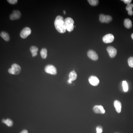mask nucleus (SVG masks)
<instances>
[{
    "instance_id": "29",
    "label": "nucleus",
    "mask_w": 133,
    "mask_h": 133,
    "mask_svg": "<svg viewBox=\"0 0 133 133\" xmlns=\"http://www.w3.org/2000/svg\"><path fill=\"white\" fill-rule=\"evenodd\" d=\"M72 81L71 80H70V79H69V80H68V82L69 84H71V83H72Z\"/></svg>"
},
{
    "instance_id": "18",
    "label": "nucleus",
    "mask_w": 133,
    "mask_h": 133,
    "mask_svg": "<svg viewBox=\"0 0 133 133\" xmlns=\"http://www.w3.org/2000/svg\"><path fill=\"white\" fill-rule=\"evenodd\" d=\"M64 22H65V24L66 26L70 25V24H74V20L71 18H67L64 20Z\"/></svg>"
},
{
    "instance_id": "14",
    "label": "nucleus",
    "mask_w": 133,
    "mask_h": 133,
    "mask_svg": "<svg viewBox=\"0 0 133 133\" xmlns=\"http://www.w3.org/2000/svg\"><path fill=\"white\" fill-rule=\"evenodd\" d=\"M30 50L32 54V56L33 57L36 56L38 55L37 52L38 51V48L35 46H32L30 48Z\"/></svg>"
},
{
    "instance_id": "5",
    "label": "nucleus",
    "mask_w": 133,
    "mask_h": 133,
    "mask_svg": "<svg viewBox=\"0 0 133 133\" xmlns=\"http://www.w3.org/2000/svg\"><path fill=\"white\" fill-rule=\"evenodd\" d=\"M100 21L102 23H109L112 20V17L109 15L101 14L100 15Z\"/></svg>"
},
{
    "instance_id": "11",
    "label": "nucleus",
    "mask_w": 133,
    "mask_h": 133,
    "mask_svg": "<svg viewBox=\"0 0 133 133\" xmlns=\"http://www.w3.org/2000/svg\"><path fill=\"white\" fill-rule=\"evenodd\" d=\"M93 110L96 114H104L105 112L103 106L101 105H95L93 107Z\"/></svg>"
},
{
    "instance_id": "16",
    "label": "nucleus",
    "mask_w": 133,
    "mask_h": 133,
    "mask_svg": "<svg viewBox=\"0 0 133 133\" xmlns=\"http://www.w3.org/2000/svg\"><path fill=\"white\" fill-rule=\"evenodd\" d=\"M133 8V4L131 3L127 5L126 8V9L128 12V14L130 16H132L133 14V11H132Z\"/></svg>"
},
{
    "instance_id": "8",
    "label": "nucleus",
    "mask_w": 133,
    "mask_h": 133,
    "mask_svg": "<svg viewBox=\"0 0 133 133\" xmlns=\"http://www.w3.org/2000/svg\"><path fill=\"white\" fill-rule=\"evenodd\" d=\"M89 82L92 86H96L100 83L99 79L95 76H90L88 79Z\"/></svg>"
},
{
    "instance_id": "28",
    "label": "nucleus",
    "mask_w": 133,
    "mask_h": 133,
    "mask_svg": "<svg viewBox=\"0 0 133 133\" xmlns=\"http://www.w3.org/2000/svg\"><path fill=\"white\" fill-rule=\"evenodd\" d=\"M20 133H28V131L26 130H24L22 131Z\"/></svg>"
},
{
    "instance_id": "21",
    "label": "nucleus",
    "mask_w": 133,
    "mask_h": 133,
    "mask_svg": "<svg viewBox=\"0 0 133 133\" xmlns=\"http://www.w3.org/2000/svg\"><path fill=\"white\" fill-rule=\"evenodd\" d=\"M122 86H123V90L125 92H127L128 90V84L126 81H123L122 82Z\"/></svg>"
},
{
    "instance_id": "27",
    "label": "nucleus",
    "mask_w": 133,
    "mask_h": 133,
    "mask_svg": "<svg viewBox=\"0 0 133 133\" xmlns=\"http://www.w3.org/2000/svg\"><path fill=\"white\" fill-rule=\"evenodd\" d=\"M122 1H123L126 4H127L128 5L130 4L132 2L131 0H123Z\"/></svg>"
},
{
    "instance_id": "12",
    "label": "nucleus",
    "mask_w": 133,
    "mask_h": 133,
    "mask_svg": "<svg viewBox=\"0 0 133 133\" xmlns=\"http://www.w3.org/2000/svg\"><path fill=\"white\" fill-rule=\"evenodd\" d=\"M114 106L116 112L118 113H121V103L118 100H115L114 102Z\"/></svg>"
},
{
    "instance_id": "24",
    "label": "nucleus",
    "mask_w": 133,
    "mask_h": 133,
    "mask_svg": "<svg viewBox=\"0 0 133 133\" xmlns=\"http://www.w3.org/2000/svg\"><path fill=\"white\" fill-rule=\"evenodd\" d=\"M66 30L68 31L69 32H71L74 30V26L73 24H70V25L66 26Z\"/></svg>"
},
{
    "instance_id": "20",
    "label": "nucleus",
    "mask_w": 133,
    "mask_h": 133,
    "mask_svg": "<svg viewBox=\"0 0 133 133\" xmlns=\"http://www.w3.org/2000/svg\"><path fill=\"white\" fill-rule=\"evenodd\" d=\"M47 53H48V51L47 49L43 48L42 49L40 52V55L43 58L45 59L47 57Z\"/></svg>"
},
{
    "instance_id": "3",
    "label": "nucleus",
    "mask_w": 133,
    "mask_h": 133,
    "mask_svg": "<svg viewBox=\"0 0 133 133\" xmlns=\"http://www.w3.org/2000/svg\"><path fill=\"white\" fill-rule=\"evenodd\" d=\"M46 72L52 75H56L57 73V69L54 66L52 65H48L45 68Z\"/></svg>"
},
{
    "instance_id": "4",
    "label": "nucleus",
    "mask_w": 133,
    "mask_h": 133,
    "mask_svg": "<svg viewBox=\"0 0 133 133\" xmlns=\"http://www.w3.org/2000/svg\"><path fill=\"white\" fill-rule=\"evenodd\" d=\"M31 32L32 31L30 28L26 27L21 31L20 33V36L22 38H25L31 34Z\"/></svg>"
},
{
    "instance_id": "1",
    "label": "nucleus",
    "mask_w": 133,
    "mask_h": 133,
    "mask_svg": "<svg viewBox=\"0 0 133 133\" xmlns=\"http://www.w3.org/2000/svg\"><path fill=\"white\" fill-rule=\"evenodd\" d=\"M54 25L57 30L61 33H64L66 31L64 20L62 16H58L54 21Z\"/></svg>"
},
{
    "instance_id": "22",
    "label": "nucleus",
    "mask_w": 133,
    "mask_h": 133,
    "mask_svg": "<svg viewBox=\"0 0 133 133\" xmlns=\"http://www.w3.org/2000/svg\"><path fill=\"white\" fill-rule=\"evenodd\" d=\"M88 2L92 6H95L97 5L99 3V1L98 0H88Z\"/></svg>"
},
{
    "instance_id": "7",
    "label": "nucleus",
    "mask_w": 133,
    "mask_h": 133,
    "mask_svg": "<svg viewBox=\"0 0 133 133\" xmlns=\"http://www.w3.org/2000/svg\"><path fill=\"white\" fill-rule=\"evenodd\" d=\"M114 40V36L111 34H108L105 35L102 38L104 42L106 43H111Z\"/></svg>"
},
{
    "instance_id": "17",
    "label": "nucleus",
    "mask_w": 133,
    "mask_h": 133,
    "mask_svg": "<svg viewBox=\"0 0 133 133\" xmlns=\"http://www.w3.org/2000/svg\"><path fill=\"white\" fill-rule=\"evenodd\" d=\"M69 79L72 81H74L77 78V74L74 71H72L70 72L69 75Z\"/></svg>"
},
{
    "instance_id": "31",
    "label": "nucleus",
    "mask_w": 133,
    "mask_h": 133,
    "mask_svg": "<svg viewBox=\"0 0 133 133\" xmlns=\"http://www.w3.org/2000/svg\"><path fill=\"white\" fill-rule=\"evenodd\" d=\"M63 12H64V14H66V11H65V10H64Z\"/></svg>"
},
{
    "instance_id": "19",
    "label": "nucleus",
    "mask_w": 133,
    "mask_h": 133,
    "mask_svg": "<svg viewBox=\"0 0 133 133\" xmlns=\"http://www.w3.org/2000/svg\"><path fill=\"white\" fill-rule=\"evenodd\" d=\"M2 122L3 123H5L9 127L12 126L13 125V122L12 121V120L9 119H7L6 120L3 119L2 120Z\"/></svg>"
},
{
    "instance_id": "30",
    "label": "nucleus",
    "mask_w": 133,
    "mask_h": 133,
    "mask_svg": "<svg viewBox=\"0 0 133 133\" xmlns=\"http://www.w3.org/2000/svg\"><path fill=\"white\" fill-rule=\"evenodd\" d=\"M131 38H132V39H133V33H132V34Z\"/></svg>"
},
{
    "instance_id": "10",
    "label": "nucleus",
    "mask_w": 133,
    "mask_h": 133,
    "mask_svg": "<svg viewBox=\"0 0 133 133\" xmlns=\"http://www.w3.org/2000/svg\"><path fill=\"white\" fill-rule=\"evenodd\" d=\"M87 55L90 58L95 61L98 59V55L97 53L93 50H90L88 52Z\"/></svg>"
},
{
    "instance_id": "6",
    "label": "nucleus",
    "mask_w": 133,
    "mask_h": 133,
    "mask_svg": "<svg viewBox=\"0 0 133 133\" xmlns=\"http://www.w3.org/2000/svg\"><path fill=\"white\" fill-rule=\"evenodd\" d=\"M21 16V12L18 10H14L10 16V19L11 20H15L19 19Z\"/></svg>"
},
{
    "instance_id": "2",
    "label": "nucleus",
    "mask_w": 133,
    "mask_h": 133,
    "mask_svg": "<svg viewBox=\"0 0 133 133\" xmlns=\"http://www.w3.org/2000/svg\"><path fill=\"white\" fill-rule=\"evenodd\" d=\"M21 68L18 64H13L11 66V68L8 70V72L10 74L14 75L19 74L21 71Z\"/></svg>"
},
{
    "instance_id": "13",
    "label": "nucleus",
    "mask_w": 133,
    "mask_h": 133,
    "mask_svg": "<svg viewBox=\"0 0 133 133\" xmlns=\"http://www.w3.org/2000/svg\"><path fill=\"white\" fill-rule=\"evenodd\" d=\"M124 25L126 28H130L132 27V22L130 19H126L124 20Z\"/></svg>"
},
{
    "instance_id": "32",
    "label": "nucleus",
    "mask_w": 133,
    "mask_h": 133,
    "mask_svg": "<svg viewBox=\"0 0 133 133\" xmlns=\"http://www.w3.org/2000/svg\"></svg>"
},
{
    "instance_id": "23",
    "label": "nucleus",
    "mask_w": 133,
    "mask_h": 133,
    "mask_svg": "<svg viewBox=\"0 0 133 133\" xmlns=\"http://www.w3.org/2000/svg\"><path fill=\"white\" fill-rule=\"evenodd\" d=\"M128 65L129 66L133 68V57H130L128 59Z\"/></svg>"
},
{
    "instance_id": "15",
    "label": "nucleus",
    "mask_w": 133,
    "mask_h": 133,
    "mask_svg": "<svg viewBox=\"0 0 133 133\" xmlns=\"http://www.w3.org/2000/svg\"><path fill=\"white\" fill-rule=\"evenodd\" d=\"M0 36L6 41H9L10 40V36L7 33L2 32L0 33Z\"/></svg>"
},
{
    "instance_id": "25",
    "label": "nucleus",
    "mask_w": 133,
    "mask_h": 133,
    "mask_svg": "<svg viewBox=\"0 0 133 133\" xmlns=\"http://www.w3.org/2000/svg\"><path fill=\"white\" fill-rule=\"evenodd\" d=\"M96 133H102L103 129L101 126H98L96 128Z\"/></svg>"
},
{
    "instance_id": "9",
    "label": "nucleus",
    "mask_w": 133,
    "mask_h": 133,
    "mask_svg": "<svg viewBox=\"0 0 133 133\" xmlns=\"http://www.w3.org/2000/svg\"><path fill=\"white\" fill-rule=\"evenodd\" d=\"M107 51L111 58H114L116 56L117 50L112 46H109L107 48Z\"/></svg>"
},
{
    "instance_id": "26",
    "label": "nucleus",
    "mask_w": 133,
    "mask_h": 133,
    "mask_svg": "<svg viewBox=\"0 0 133 133\" xmlns=\"http://www.w3.org/2000/svg\"><path fill=\"white\" fill-rule=\"evenodd\" d=\"M8 2L11 4L14 5L18 2V1L17 0H8Z\"/></svg>"
}]
</instances>
